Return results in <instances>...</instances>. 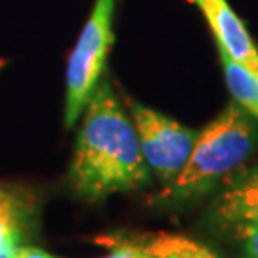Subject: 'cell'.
I'll return each instance as SVG.
<instances>
[{"label": "cell", "instance_id": "cell-1", "mask_svg": "<svg viewBox=\"0 0 258 258\" xmlns=\"http://www.w3.org/2000/svg\"><path fill=\"white\" fill-rule=\"evenodd\" d=\"M81 117L67 174L75 194L86 201H103L148 185L151 170L136 126L107 79L102 77L96 84Z\"/></svg>", "mask_w": 258, "mask_h": 258}, {"label": "cell", "instance_id": "cell-2", "mask_svg": "<svg viewBox=\"0 0 258 258\" xmlns=\"http://www.w3.org/2000/svg\"><path fill=\"white\" fill-rule=\"evenodd\" d=\"M258 142L256 120L231 102L195 140L182 172L151 197V203L184 205L207 195L249 161Z\"/></svg>", "mask_w": 258, "mask_h": 258}, {"label": "cell", "instance_id": "cell-3", "mask_svg": "<svg viewBox=\"0 0 258 258\" xmlns=\"http://www.w3.org/2000/svg\"><path fill=\"white\" fill-rule=\"evenodd\" d=\"M117 0H94L90 16L75 42L65 71V128L75 126L96 84L103 77L105 59L113 44V16Z\"/></svg>", "mask_w": 258, "mask_h": 258}, {"label": "cell", "instance_id": "cell-4", "mask_svg": "<svg viewBox=\"0 0 258 258\" xmlns=\"http://www.w3.org/2000/svg\"><path fill=\"white\" fill-rule=\"evenodd\" d=\"M126 105L149 170L168 184L182 172L199 132L130 98Z\"/></svg>", "mask_w": 258, "mask_h": 258}, {"label": "cell", "instance_id": "cell-5", "mask_svg": "<svg viewBox=\"0 0 258 258\" xmlns=\"http://www.w3.org/2000/svg\"><path fill=\"white\" fill-rule=\"evenodd\" d=\"M209 224L241 241L258 231V161L241 166L224 182L209 209Z\"/></svg>", "mask_w": 258, "mask_h": 258}, {"label": "cell", "instance_id": "cell-6", "mask_svg": "<svg viewBox=\"0 0 258 258\" xmlns=\"http://www.w3.org/2000/svg\"><path fill=\"white\" fill-rule=\"evenodd\" d=\"M38 195L27 185L0 184V258L33 239L38 226Z\"/></svg>", "mask_w": 258, "mask_h": 258}, {"label": "cell", "instance_id": "cell-7", "mask_svg": "<svg viewBox=\"0 0 258 258\" xmlns=\"http://www.w3.org/2000/svg\"><path fill=\"white\" fill-rule=\"evenodd\" d=\"M201 10L211 27L218 52L258 75V48L228 0H189Z\"/></svg>", "mask_w": 258, "mask_h": 258}, {"label": "cell", "instance_id": "cell-8", "mask_svg": "<svg viewBox=\"0 0 258 258\" xmlns=\"http://www.w3.org/2000/svg\"><path fill=\"white\" fill-rule=\"evenodd\" d=\"M96 243L100 245H132L153 258H220L214 250L201 241L187 237L182 233H168V231H155V233H109L105 237H98Z\"/></svg>", "mask_w": 258, "mask_h": 258}, {"label": "cell", "instance_id": "cell-9", "mask_svg": "<svg viewBox=\"0 0 258 258\" xmlns=\"http://www.w3.org/2000/svg\"><path fill=\"white\" fill-rule=\"evenodd\" d=\"M220 54V63L224 69L226 84L233 102L239 103L254 120H258V75L249 71L247 67L233 61L230 55Z\"/></svg>", "mask_w": 258, "mask_h": 258}, {"label": "cell", "instance_id": "cell-10", "mask_svg": "<svg viewBox=\"0 0 258 258\" xmlns=\"http://www.w3.org/2000/svg\"><path fill=\"white\" fill-rule=\"evenodd\" d=\"M109 249H113L109 254L100 258H153L149 256L148 252H144L138 247H132V245H113Z\"/></svg>", "mask_w": 258, "mask_h": 258}, {"label": "cell", "instance_id": "cell-11", "mask_svg": "<svg viewBox=\"0 0 258 258\" xmlns=\"http://www.w3.org/2000/svg\"><path fill=\"white\" fill-rule=\"evenodd\" d=\"M8 258H55L54 254L46 252L40 247H31V245H21L18 249L14 250Z\"/></svg>", "mask_w": 258, "mask_h": 258}, {"label": "cell", "instance_id": "cell-12", "mask_svg": "<svg viewBox=\"0 0 258 258\" xmlns=\"http://www.w3.org/2000/svg\"><path fill=\"white\" fill-rule=\"evenodd\" d=\"M243 258H258V231L243 239Z\"/></svg>", "mask_w": 258, "mask_h": 258}, {"label": "cell", "instance_id": "cell-13", "mask_svg": "<svg viewBox=\"0 0 258 258\" xmlns=\"http://www.w3.org/2000/svg\"><path fill=\"white\" fill-rule=\"evenodd\" d=\"M0 67H2V61H0Z\"/></svg>", "mask_w": 258, "mask_h": 258}]
</instances>
